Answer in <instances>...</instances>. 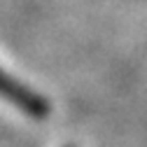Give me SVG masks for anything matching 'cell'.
Masks as SVG:
<instances>
[{"label": "cell", "instance_id": "obj_1", "mask_svg": "<svg viewBox=\"0 0 147 147\" xmlns=\"http://www.w3.org/2000/svg\"><path fill=\"white\" fill-rule=\"evenodd\" d=\"M0 96L5 100H9V103H14L16 107H21L28 117L42 119L49 112V105L40 94H35L28 86H24L21 82L12 80L5 70H0Z\"/></svg>", "mask_w": 147, "mask_h": 147}]
</instances>
